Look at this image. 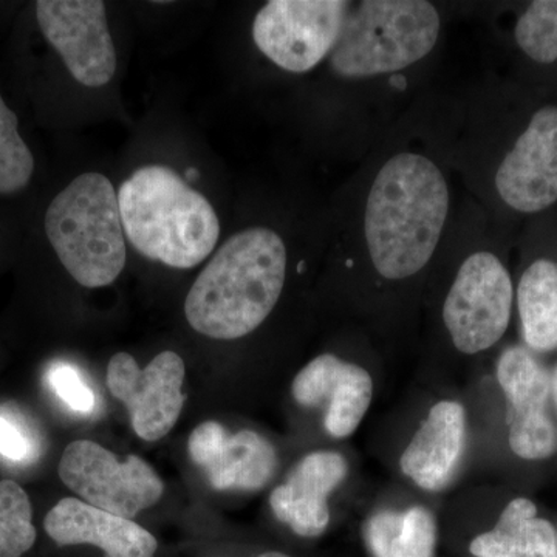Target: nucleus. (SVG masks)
<instances>
[{
    "instance_id": "f257e3e1",
    "label": "nucleus",
    "mask_w": 557,
    "mask_h": 557,
    "mask_svg": "<svg viewBox=\"0 0 557 557\" xmlns=\"http://www.w3.org/2000/svg\"><path fill=\"white\" fill-rule=\"evenodd\" d=\"M449 214V188L434 161L403 152L388 159L370 186L364 236L380 276H416L434 256Z\"/></svg>"
},
{
    "instance_id": "f03ea898",
    "label": "nucleus",
    "mask_w": 557,
    "mask_h": 557,
    "mask_svg": "<svg viewBox=\"0 0 557 557\" xmlns=\"http://www.w3.org/2000/svg\"><path fill=\"white\" fill-rule=\"evenodd\" d=\"M287 274V248L270 228L230 237L190 287L185 314L190 327L212 339H239L270 317Z\"/></svg>"
},
{
    "instance_id": "7ed1b4c3",
    "label": "nucleus",
    "mask_w": 557,
    "mask_h": 557,
    "mask_svg": "<svg viewBox=\"0 0 557 557\" xmlns=\"http://www.w3.org/2000/svg\"><path fill=\"white\" fill-rule=\"evenodd\" d=\"M124 233L139 255L172 269H193L214 251V208L166 166H145L119 190Z\"/></svg>"
},
{
    "instance_id": "20e7f679",
    "label": "nucleus",
    "mask_w": 557,
    "mask_h": 557,
    "mask_svg": "<svg viewBox=\"0 0 557 557\" xmlns=\"http://www.w3.org/2000/svg\"><path fill=\"white\" fill-rule=\"evenodd\" d=\"M46 234L64 269L83 287H106L124 269L119 193L106 175L87 172L62 189L47 209Z\"/></svg>"
},
{
    "instance_id": "39448f33",
    "label": "nucleus",
    "mask_w": 557,
    "mask_h": 557,
    "mask_svg": "<svg viewBox=\"0 0 557 557\" xmlns=\"http://www.w3.org/2000/svg\"><path fill=\"white\" fill-rule=\"evenodd\" d=\"M442 21L424 0L350 3L338 42L329 57L341 78L387 75L417 64L437 46Z\"/></svg>"
},
{
    "instance_id": "423d86ee",
    "label": "nucleus",
    "mask_w": 557,
    "mask_h": 557,
    "mask_svg": "<svg viewBox=\"0 0 557 557\" xmlns=\"http://www.w3.org/2000/svg\"><path fill=\"white\" fill-rule=\"evenodd\" d=\"M511 276L493 252L469 256L443 306V321L461 354L487 350L502 339L511 318Z\"/></svg>"
},
{
    "instance_id": "0eeeda50",
    "label": "nucleus",
    "mask_w": 557,
    "mask_h": 557,
    "mask_svg": "<svg viewBox=\"0 0 557 557\" xmlns=\"http://www.w3.org/2000/svg\"><path fill=\"white\" fill-rule=\"evenodd\" d=\"M351 2L271 0L256 14L252 39L277 67L310 72L338 42Z\"/></svg>"
},
{
    "instance_id": "6e6552de",
    "label": "nucleus",
    "mask_w": 557,
    "mask_h": 557,
    "mask_svg": "<svg viewBox=\"0 0 557 557\" xmlns=\"http://www.w3.org/2000/svg\"><path fill=\"white\" fill-rule=\"evenodd\" d=\"M60 478L83 502L102 511L132 519L163 496V482L137 456L119 461L90 440L70 443L60 461Z\"/></svg>"
},
{
    "instance_id": "1a4fd4ad",
    "label": "nucleus",
    "mask_w": 557,
    "mask_h": 557,
    "mask_svg": "<svg viewBox=\"0 0 557 557\" xmlns=\"http://www.w3.org/2000/svg\"><path fill=\"white\" fill-rule=\"evenodd\" d=\"M40 32L60 53L70 75L86 87H102L116 72V51L101 0H39Z\"/></svg>"
},
{
    "instance_id": "9d476101",
    "label": "nucleus",
    "mask_w": 557,
    "mask_h": 557,
    "mask_svg": "<svg viewBox=\"0 0 557 557\" xmlns=\"http://www.w3.org/2000/svg\"><path fill=\"white\" fill-rule=\"evenodd\" d=\"M185 362L175 351L157 355L146 369L129 354H116L109 362L108 386L129 410L135 434L157 442L170 434L185 406Z\"/></svg>"
},
{
    "instance_id": "9b49d317",
    "label": "nucleus",
    "mask_w": 557,
    "mask_h": 557,
    "mask_svg": "<svg viewBox=\"0 0 557 557\" xmlns=\"http://www.w3.org/2000/svg\"><path fill=\"white\" fill-rule=\"evenodd\" d=\"M497 380L507 397L509 448L523 460H544L557 450V428L548 405L552 375L527 348L502 354Z\"/></svg>"
},
{
    "instance_id": "f8f14e48",
    "label": "nucleus",
    "mask_w": 557,
    "mask_h": 557,
    "mask_svg": "<svg viewBox=\"0 0 557 557\" xmlns=\"http://www.w3.org/2000/svg\"><path fill=\"white\" fill-rule=\"evenodd\" d=\"M500 199L519 212H541L557 201V108L539 109L502 161L496 174Z\"/></svg>"
},
{
    "instance_id": "ddd939ff",
    "label": "nucleus",
    "mask_w": 557,
    "mask_h": 557,
    "mask_svg": "<svg viewBox=\"0 0 557 557\" xmlns=\"http://www.w3.org/2000/svg\"><path fill=\"white\" fill-rule=\"evenodd\" d=\"M189 456L219 491H256L273 479L277 469L276 449L255 431L230 435L215 421L194 429Z\"/></svg>"
},
{
    "instance_id": "4468645a",
    "label": "nucleus",
    "mask_w": 557,
    "mask_h": 557,
    "mask_svg": "<svg viewBox=\"0 0 557 557\" xmlns=\"http://www.w3.org/2000/svg\"><path fill=\"white\" fill-rule=\"evenodd\" d=\"M293 397L306 408L327 405L324 426L332 437L354 434L368 412L373 381L368 370L343 361L335 355H321L309 362L293 381Z\"/></svg>"
},
{
    "instance_id": "2eb2a0df",
    "label": "nucleus",
    "mask_w": 557,
    "mask_h": 557,
    "mask_svg": "<svg viewBox=\"0 0 557 557\" xmlns=\"http://www.w3.org/2000/svg\"><path fill=\"white\" fill-rule=\"evenodd\" d=\"M346 458L332 450L309 454L270 497L271 509L300 537H319L330 523L329 496L347 478Z\"/></svg>"
},
{
    "instance_id": "dca6fc26",
    "label": "nucleus",
    "mask_w": 557,
    "mask_h": 557,
    "mask_svg": "<svg viewBox=\"0 0 557 557\" xmlns=\"http://www.w3.org/2000/svg\"><path fill=\"white\" fill-rule=\"evenodd\" d=\"M58 545H94L106 557H153L159 542L132 519L91 507L78 498H62L44 520Z\"/></svg>"
},
{
    "instance_id": "f3484780",
    "label": "nucleus",
    "mask_w": 557,
    "mask_h": 557,
    "mask_svg": "<svg viewBox=\"0 0 557 557\" xmlns=\"http://www.w3.org/2000/svg\"><path fill=\"white\" fill-rule=\"evenodd\" d=\"M467 446V413L457 401H440L429 410L403 453V474L423 490H443L456 474Z\"/></svg>"
},
{
    "instance_id": "a211bd4d",
    "label": "nucleus",
    "mask_w": 557,
    "mask_h": 557,
    "mask_svg": "<svg viewBox=\"0 0 557 557\" xmlns=\"http://www.w3.org/2000/svg\"><path fill=\"white\" fill-rule=\"evenodd\" d=\"M472 557H557L556 528L528 498L509 502L496 527L472 539Z\"/></svg>"
},
{
    "instance_id": "6ab92c4d",
    "label": "nucleus",
    "mask_w": 557,
    "mask_h": 557,
    "mask_svg": "<svg viewBox=\"0 0 557 557\" xmlns=\"http://www.w3.org/2000/svg\"><path fill=\"white\" fill-rule=\"evenodd\" d=\"M362 534L372 557H435L437 549V523L424 507L375 512Z\"/></svg>"
},
{
    "instance_id": "aec40b11",
    "label": "nucleus",
    "mask_w": 557,
    "mask_h": 557,
    "mask_svg": "<svg viewBox=\"0 0 557 557\" xmlns=\"http://www.w3.org/2000/svg\"><path fill=\"white\" fill-rule=\"evenodd\" d=\"M518 306L523 339L536 351L557 348V263L539 259L519 282Z\"/></svg>"
},
{
    "instance_id": "412c9836",
    "label": "nucleus",
    "mask_w": 557,
    "mask_h": 557,
    "mask_svg": "<svg viewBox=\"0 0 557 557\" xmlns=\"http://www.w3.org/2000/svg\"><path fill=\"white\" fill-rule=\"evenodd\" d=\"M30 498L13 480L0 482V557H22L35 545Z\"/></svg>"
},
{
    "instance_id": "4be33fe9",
    "label": "nucleus",
    "mask_w": 557,
    "mask_h": 557,
    "mask_svg": "<svg viewBox=\"0 0 557 557\" xmlns=\"http://www.w3.org/2000/svg\"><path fill=\"white\" fill-rule=\"evenodd\" d=\"M35 157L20 135V120L0 97V194H13L30 183Z\"/></svg>"
},
{
    "instance_id": "5701e85b",
    "label": "nucleus",
    "mask_w": 557,
    "mask_h": 557,
    "mask_svg": "<svg viewBox=\"0 0 557 557\" xmlns=\"http://www.w3.org/2000/svg\"><path fill=\"white\" fill-rule=\"evenodd\" d=\"M516 42L539 64L557 60V0H536L516 24Z\"/></svg>"
},
{
    "instance_id": "b1692460",
    "label": "nucleus",
    "mask_w": 557,
    "mask_h": 557,
    "mask_svg": "<svg viewBox=\"0 0 557 557\" xmlns=\"http://www.w3.org/2000/svg\"><path fill=\"white\" fill-rule=\"evenodd\" d=\"M47 381L57 397L67 408L78 413H90L95 409L97 398H95L94 392L81 379L78 370L72 366L64 364V362L51 366L47 372Z\"/></svg>"
},
{
    "instance_id": "393cba45",
    "label": "nucleus",
    "mask_w": 557,
    "mask_h": 557,
    "mask_svg": "<svg viewBox=\"0 0 557 557\" xmlns=\"http://www.w3.org/2000/svg\"><path fill=\"white\" fill-rule=\"evenodd\" d=\"M35 453V442H32L30 434L22 426L21 421L0 413V456L22 463L32 460Z\"/></svg>"
},
{
    "instance_id": "a878e982",
    "label": "nucleus",
    "mask_w": 557,
    "mask_h": 557,
    "mask_svg": "<svg viewBox=\"0 0 557 557\" xmlns=\"http://www.w3.org/2000/svg\"><path fill=\"white\" fill-rule=\"evenodd\" d=\"M553 380V399H555L556 408H557V368L555 370V375L552 376Z\"/></svg>"
},
{
    "instance_id": "bb28decb",
    "label": "nucleus",
    "mask_w": 557,
    "mask_h": 557,
    "mask_svg": "<svg viewBox=\"0 0 557 557\" xmlns=\"http://www.w3.org/2000/svg\"><path fill=\"white\" fill-rule=\"evenodd\" d=\"M259 557H289V556L284 555V553L269 552V553H263V555H260Z\"/></svg>"
},
{
    "instance_id": "cd10ccee",
    "label": "nucleus",
    "mask_w": 557,
    "mask_h": 557,
    "mask_svg": "<svg viewBox=\"0 0 557 557\" xmlns=\"http://www.w3.org/2000/svg\"><path fill=\"white\" fill-rule=\"evenodd\" d=\"M186 175H188L189 178H197V177H199V172L190 170V171H188V174H186Z\"/></svg>"
},
{
    "instance_id": "c85d7f7f",
    "label": "nucleus",
    "mask_w": 557,
    "mask_h": 557,
    "mask_svg": "<svg viewBox=\"0 0 557 557\" xmlns=\"http://www.w3.org/2000/svg\"><path fill=\"white\" fill-rule=\"evenodd\" d=\"M556 547H557V530H556Z\"/></svg>"
}]
</instances>
